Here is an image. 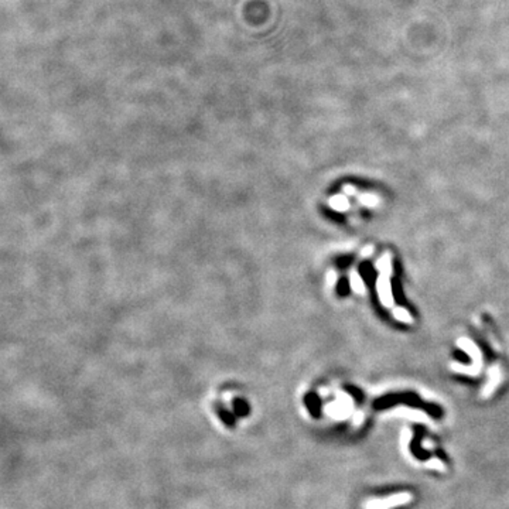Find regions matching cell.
<instances>
[{"label":"cell","mask_w":509,"mask_h":509,"mask_svg":"<svg viewBox=\"0 0 509 509\" xmlns=\"http://www.w3.org/2000/svg\"><path fill=\"white\" fill-rule=\"evenodd\" d=\"M209 410L219 426L235 430L242 423L248 422L252 414V403L248 395L238 388H224L212 395Z\"/></svg>","instance_id":"cell-1"},{"label":"cell","mask_w":509,"mask_h":509,"mask_svg":"<svg viewBox=\"0 0 509 509\" xmlns=\"http://www.w3.org/2000/svg\"><path fill=\"white\" fill-rule=\"evenodd\" d=\"M376 269L379 271V277L376 280V290L379 294L380 303L385 307L392 308L393 296H392V286H390V276H392V256L390 253H383L376 262Z\"/></svg>","instance_id":"cell-2"},{"label":"cell","mask_w":509,"mask_h":509,"mask_svg":"<svg viewBox=\"0 0 509 509\" xmlns=\"http://www.w3.org/2000/svg\"><path fill=\"white\" fill-rule=\"evenodd\" d=\"M457 344H458V347L463 348L467 354L473 358V361L477 364L478 368H481V364H482V362H481V351H479V348H478L471 339H468V338H460Z\"/></svg>","instance_id":"cell-3"},{"label":"cell","mask_w":509,"mask_h":509,"mask_svg":"<svg viewBox=\"0 0 509 509\" xmlns=\"http://www.w3.org/2000/svg\"><path fill=\"white\" fill-rule=\"evenodd\" d=\"M328 205H330V208H333L334 211L344 212V211H347L348 208H349V203H348L345 195L338 194L334 195V197H331V198L328 200Z\"/></svg>","instance_id":"cell-4"},{"label":"cell","mask_w":509,"mask_h":509,"mask_svg":"<svg viewBox=\"0 0 509 509\" xmlns=\"http://www.w3.org/2000/svg\"><path fill=\"white\" fill-rule=\"evenodd\" d=\"M349 286H351V289L355 293H358V294L365 293V284H364V280H362V277L359 276V273H358L355 269L351 271V273H349Z\"/></svg>","instance_id":"cell-5"},{"label":"cell","mask_w":509,"mask_h":509,"mask_svg":"<svg viewBox=\"0 0 509 509\" xmlns=\"http://www.w3.org/2000/svg\"><path fill=\"white\" fill-rule=\"evenodd\" d=\"M393 317L398 321H402V323H409V324L413 323L412 314L406 308H403V307H393Z\"/></svg>","instance_id":"cell-6"},{"label":"cell","mask_w":509,"mask_h":509,"mask_svg":"<svg viewBox=\"0 0 509 509\" xmlns=\"http://www.w3.org/2000/svg\"><path fill=\"white\" fill-rule=\"evenodd\" d=\"M358 201L362 204V205L369 206V208H373V206H378L379 204V198L376 197L375 194H361L358 197Z\"/></svg>","instance_id":"cell-7"},{"label":"cell","mask_w":509,"mask_h":509,"mask_svg":"<svg viewBox=\"0 0 509 509\" xmlns=\"http://www.w3.org/2000/svg\"><path fill=\"white\" fill-rule=\"evenodd\" d=\"M342 191L345 193L347 195H355L357 194V190L352 187V185H344V188H342Z\"/></svg>","instance_id":"cell-8"},{"label":"cell","mask_w":509,"mask_h":509,"mask_svg":"<svg viewBox=\"0 0 509 509\" xmlns=\"http://www.w3.org/2000/svg\"><path fill=\"white\" fill-rule=\"evenodd\" d=\"M336 280H337L336 271H331L330 273H328V283H330V286H334V284H336Z\"/></svg>","instance_id":"cell-9"},{"label":"cell","mask_w":509,"mask_h":509,"mask_svg":"<svg viewBox=\"0 0 509 509\" xmlns=\"http://www.w3.org/2000/svg\"><path fill=\"white\" fill-rule=\"evenodd\" d=\"M372 252H373V246H367L365 249L361 252V255H362V256H368Z\"/></svg>","instance_id":"cell-10"}]
</instances>
